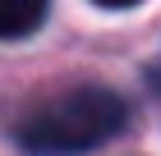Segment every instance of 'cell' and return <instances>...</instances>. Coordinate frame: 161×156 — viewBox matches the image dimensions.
<instances>
[{"mask_svg": "<svg viewBox=\"0 0 161 156\" xmlns=\"http://www.w3.org/2000/svg\"><path fill=\"white\" fill-rule=\"evenodd\" d=\"M92 5H101V9H129V5H138V0H92Z\"/></svg>", "mask_w": 161, "mask_h": 156, "instance_id": "3957f363", "label": "cell"}, {"mask_svg": "<svg viewBox=\"0 0 161 156\" xmlns=\"http://www.w3.org/2000/svg\"><path fill=\"white\" fill-rule=\"evenodd\" d=\"M46 9H51V0H0V41L37 32Z\"/></svg>", "mask_w": 161, "mask_h": 156, "instance_id": "7a4b0ae2", "label": "cell"}, {"mask_svg": "<svg viewBox=\"0 0 161 156\" xmlns=\"http://www.w3.org/2000/svg\"><path fill=\"white\" fill-rule=\"evenodd\" d=\"M129 124V106L111 87H64L14 115V138L37 156L92 152Z\"/></svg>", "mask_w": 161, "mask_h": 156, "instance_id": "6da1fadb", "label": "cell"}]
</instances>
